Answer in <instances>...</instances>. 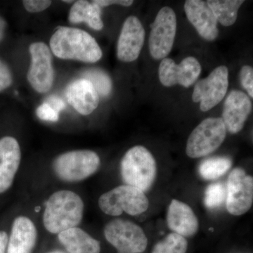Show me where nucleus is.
<instances>
[{
	"label": "nucleus",
	"mask_w": 253,
	"mask_h": 253,
	"mask_svg": "<svg viewBox=\"0 0 253 253\" xmlns=\"http://www.w3.org/2000/svg\"><path fill=\"white\" fill-rule=\"evenodd\" d=\"M49 44L53 54L59 59L93 63L102 57V50L96 40L78 28H59L51 37Z\"/></svg>",
	"instance_id": "f257e3e1"
},
{
	"label": "nucleus",
	"mask_w": 253,
	"mask_h": 253,
	"mask_svg": "<svg viewBox=\"0 0 253 253\" xmlns=\"http://www.w3.org/2000/svg\"><path fill=\"white\" fill-rule=\"evenodd\" d=\"M84 203L76 193L61 190L48 199L43 215V224L51 234L76 227L83 219Z\"/></svg>",
	"instance_id": "f03ea898"
},
{
	"label": "nucleus",
	"mask_w": 253,
	"mask_h": 253,
	"mask_svg": "<svg viewBox=\"0 0 253 253\" xmlns=\"http://www.w3.org/2000/svg\"><path fill=\"white\" fill-rule=\"evenodd\" d=\"M156 160L149 150L135 146L126 151L121 163L123 181L129 185L146 192L156 179Z\"/></svg>",
	"instance_id": "7ed1b4c3"
},
{
	"label": "nucleus",
	"mask_w": 253,
	"mask_h": 253,
	"mask_svg": "<svg viewBox=\"0 0 253 253\" xmlns=\"http://www.w3.org/2000/svg\"><path fill=\"white\" fill-rule=\"evenodd\" d=\"M99 206L108 215L116 217L126 212L135 216L147 211L149 201L142 191L125 184L101 195Z\"/></svg>",
	"instance_id": "20e7f679"
},
{
	"label": "nucleus",
	"mask_w": 253,
	"mask_h": 253,
	"mask_svg": "<svg viewBox=\"0 0 253 253\" xmlns=\"http://www.w3.org/2000/svg\"><path fill=\"white\" fill-rule=\"evenodd\" d=\"M99 156L89 150H77L60 155L53 163V169L60 179L67 182L84 180L99 168Z\"/></svg>",
	"instance_id": "39448f33"
},
{
	"label": "nucleus",
	"mask_w": 253,
	"mask_h": 253,
	"mask_svg": "<svg viewBox=\"0 0 253 253\" xmlns=\"http://www.w3.org/2000/svg\"><path fill=\"white\" fill-rule=\"evenodd\" d=\"M226 136V126L221 118L205 119L190 134L186 154L191 158L208 156L222 144Z\"/></svg>",
	"instance_id": "423d86ee"
},
{
	"label": "nucleus",
	"mask_w": 253,
	"mask_h": 253,
	"mask_svg": "<svg viewBox=\"0 0 253 253\" xmlns=\"http://www.w3.org/2000/svg\"><path fill=\"white\" fill-rule=\"evenodd\" d=\"M108 242L118 253H142L148 246V239L140 226L130 221L115 219L104 228Z\"/></svg>",
	"instance_id": "0eeeda50"
},
{
	"label": "nucleus",
	"mask_w": 253,
	"mask_h": 253,
	"mask_svg": "<svg viewBox=\"0 0 253 253\" xmlns=\"http://www.w3.org/2000/svg\"><path fill=\"white\" fill-rule=\"evenodd\" d=\"M149 39L150 54L154 59H166L172 51L176 33V17L174 10L165 6L158 11L151 24Z\"/></svg>",
	"instance_id": "6e6552de"
},
{
	"label": "nucleus",
	"mask_w": 253,
	"mask_h": 253,
	"mask_svg": "<svg viewBox=\"0 0 253 253\" xmlns=\"http://www.w3.org/2000/svg\"><path fill=\"white\" fill-rule=\"evenodd\" d=\"M29 51L31 63L27 73L28 83L38 93L48 92L54 79L51 50L45 43L37 42L30 45Z\"/></svg>",
	"instance_id": "1a4fd4ad"
},
{
	"label": "nucleus",
	"mask_w": 253,
	"mask_h": 253,
	"mask_svg": "<svg viewBox=\"0 0 253 253\" xmlns=\"http://www.w3.org/2000/svg\"><path fill=\"white\" fill-rule=\"evenodd\" d=\"M229 86V71L225 66H218L204 79L196 83L192 99L201 103L200 109L204 112L213 109L225 97Z\"/></svg>",
	"instance_id": "9d476101"
},
{
	"label": "nucleus",
	"mask_w": 253,
	"mask_h": 253,
	"mask_svg": "<svg viewBox=\"0 0 253 253\" xmlns=\"http://www.w3.org/2000/svg\"><path fill=\"white\" fill-rule=\"evenodd\" d=\"M226 206L228 212L242 215L251 209L253 202V176L241 168H235L229 174L226 184Z\"/></svg>",
	"instance_id": "9b49d317"
},
{
	"label": "nucleus",
	"mask_w": 253,
	"mask_h": 253,
	"mask_svg": "<svg viewBox=\"0 0 253 253\" xmlns=\"http://www.w3.org/2000/svg\"><path fill=\"white\" fill-rule=\"evenodd\" d=\"M201 73V66L196 58L189 56L176 64L172 59L166 58L160 63L158 73L163 86H172L180 84L189 88L193 85Z\"/></svg>",
	"instance_id": "f8f14e48"
},
{
	"label": "nucleus",
	"mask_w": 253,
	"mask_h": 253,
	"mask_svg": "<svg viewBox=\"0 0 253 253\" xmlns=\"http://www.w3.org/2000/svg\"><path fill=\"white\" fill-rule=\"evenodd\" d=\"M145 30L140 20L134 16L126 18L118 38L117 56L123 62L135 61L144 44Z\"/></svg>",
	"instance_id": "ddd939ff"
},
{
	"label": "nucleus",
	"mask_w": 253,
	"mask_h": 253,
	"mask_svg": "<svg viewBox=\"0 0 253 253\" xmlns=\"http://www.w3.org/2000/svg\"><path fill=\"white\" fill-rule=\"evenodd\" d=\"M252 110V103L247 94L241 91H231L223 106V123L226 131L237 134L242 130Z\"/></svg>",
	"instance_id": "4468645a"
},
{
	"label": "nucleus",
	"mask_w": 253,
	"mask_h": 253,
	"mask_svg": "<svg viewBox=\"0 0 253 253\" xmlns=\"http://www.w3.org/2000/svg\"><path fill=\"white\" fill-rule=\"evenodd\" d=\"M184 6L186 17L200 36L206 41H214L218 36L217 21L207 1L187 0Z\"/></svg>",
	"instance_id": "2eb2a0df"
},
{
	"label": "nucleus",
	"mask_w": 253,
	"mask_h": 253,
	"mask_svg": "<svg viewBox=\"0 0 253 253\" xmlns=\"http://www.w3.org/2000/svg\"><path fill=\"white\" fill-rule=\"evenodd\" d=\"M21 151L17 140L12 136L0 139V194L11 187L19 168Z\"/></svg>",
	"instance_id": "dca6fc26"
},
{
	"label": "nucleus",
	"mask_w": 253,
	"mask_h": 253,
	"mask_svg": "<svg viewBox=\"0 0 253 253\" xmlns=\"http://www.w3.org/2000/svg\"><path fill=\"white\" fill-rule=\"evenodd\" d=\"M68 103L78 113L88 116L94 112L99 104V95L92 83L85 78L73 82L66 89Z\"/></svg>",
	"instance_id": "f3484780"
},
{
	"label": "nucleus",
	"mask_w": 253,
	"mask_h": 253,
	"mask_svg": "<svg viewBox=\"0 0 253 253\" xmlns=\"http://www.w3.org/2000/svg\"><path fill=\"white\" fill-rule=\"evenodd\" d=\"M167 224L173 233L184 238L192 237L199 229V222L189 206L172 200L168 208Z\"/></svg>",
	"instance_id": "a211bd4d"
},
{
	"label": "nucleus",
	"mask_w": 253,
	"mask_h": 253,
	"mask_svg": "<svg viewBox=\"0 0 253 253\" xmlns=\"http://www.w3.org/2000/svg\"><path fill=\"white\" fill-rule=\"evenodd\" d=\"M36 240L37 229L33 221L24 216L16 217L8 241L7 253H32Z\"/></svg>",
	"instance_id": "6ab92c4d"
},
{
	"label": "nucleus",
	"mask_w": 253,
	"mask_h": 253,
	"mask_svg": "<svg viewBox=\"0 0 253 253\" xmlns=\"http://www.w3.org/2000/svg\"><path fill=\"white\" fill-rule=\"evenodd\" d=\"M58 238L68 253H100L101 251L99 241L80 228L63 231Z\"/></svg>",
	"instance_id": "aec40b11"
},
{
	"label": "nucleus",
	"mask_w": 253,
	"mask_h": 253,
	"mask_svg": "<svg viewBox=\"0 0 253 253\" xmlns=\"http://www.w3.org/2000/svg\"><path fill=\"white\" fill-rule=\"evenodd\" d=\"M68 20L71 23H86L95 31H101L104 28L101 19V7L95 1H76L70 10Z\"/></svg>",
	"instance_id": "412c9836"
},
{
	"label": "nucleus",
	"mask_w": 253,
	"mask_h": 253,
	"mask_svg": "<svg viewBox=\"0 0 253 253\" xmlns=\"http://www.w3.org/2000/svg\"><path fill=\"white\" fill-rule=\"evenodd\" d=\"M208 6L212 10L217 22L224 26H231L234 24L237 19L238 11L244 0H209Z\"/></svg>",
	"instance_id": "4be33fe9"
},
{
	"label": "nucleus",
	"mask_w": 253,
	"mask_h": 253,
	"mask_svg": "<svg viewBox=\"0 0 253 253\" xmlns=\"http://www.w3.org/2000/svg\"><path fill=\"white\" fill-rule=\"evenodd\" d=\"M232 161L227 157H212L204 160L200 164V176L206 180H214L230 169Z\"/></svg>",
	"instance_id": "5701e85b"
},
{
	"label": "nucleus",
	"mask_w": 253,
	"mask_h": 253,
	"mask_svg": "<svg viewBox=\"0 0 253 253\" xmlns=\"http://www.w3.org/2000/svg\"><path fill=\"white\" fill-rule=\"evenodd\" d=\"M187 249L188 242L185 238L171 233L154 246L152 253H186Z\"/></svg>",
	"instance_id": "b1692460"
},
{
	"label": "nucleus",
	"mask_w": 253,
	"mask_h": 253,
	"mask_svg": "<svg viewBox=\"0 0 253 253\" xmlns=\"http://www.w3.org/2000/svg\"><path fill=\"white\" fill-rule=\"evenodd\" d=\"M225 186L221 183H214L208 186L205 191L204 204L209 209L220 207L226 200Z\"/></svg>",
	"instance_id": "393cba45"
},
{
	"label": "nucleus",
	"mask_w": 253,
	"mask_h": 253,
	"mask_svg": "<svg viewBox=\"0 0 253 253\" xmlns=\"http://www.w3.org/2000/svg\"><path fill=\"white\" fill-rule=\"evenodd\" d=\"M85 79L92 83L98 94L108 96L112 89L111 78L106 73L100 70H89L85 73Z\"/></svg>",
	"instance_id": "a878e982"
},
{
	"label": "nucleus",
	"mask_w": 253,
	"mask_h": 253,
	"mask_svg": "<svg viewBox=\"0 0 253 253\" xmlns=\"http://www.w3.org/2000/svg\"><path fill=\"white\" fill-rule=\"evenodd\" d=\"M240 81L251 98L253 97V69L252 66H244L240 72Z\"/></svg>",
	"instance_id": "bb28decb"
},
{
	"label": "nucleus",
	"mask_w": 253,
	"mask_h": 253,
	"mask_svg": "<svg viewBox=\"0 0 253 253\" xmlns=\"http://www.w3.org/2000/svg\"><path fill=\"white\" fill-rule=\"evenodd\" d=\"M38 117L42 121L56 122L59 121V113L53 109L47 103L41 105L36 110Z\"/></svg>",
	"instance_id": "cd10ccee"
},
{
	"label": "nucleus",
	"mask_w": 253,
	"mask_h": 253,
	"mask_svg": "<svg viewBox=\"0 0 253 253\" xmlns=\"http://www.w3.org/2000/svg\"><path fill=\"white\" fill-rule=\"evenodd\" d=\"M13 83V76L9 66L0 59V92L8 89Z\"/></svg>",
	"instance_id": "c85d7f7f"
},
{
	"label": "nucleus",
	"mask_w": 253,
	"mask_h": 253,
	"mask_svg": "<svg viewBox=\"0 0 253 253\" xmlns=\"http://www.w3.org/2000/svg\"><path fill=\"white\" fill-rule=\"evenodd\" d=\"M52 4L49 0H25L23 4L28 12L38 13L44 11Z\"/></svg>",
	"instance_id": "c756f323"
},
{
	"label": "nucleus",
	"mask_w": 253,
	"mask_h": 253,
	"mask_svg": "<svg viewBox=\"0 0 253 253\" xmlns=\"http://www.w3.org/2000/svg\"><path fill=\"white\" fill-rule=\"evenodd\" d=\"M96 4L101 6H111V5H121L123 6H129L134 3L131 0H96Z\"/></svg>",
	"instance_id": "7c9ffc66"
},
{
	"label": "nucleus",
	"mask_w": 253,
	"mask_h": 253,
	"mask_svg": "<svg viewBox=\"0 0 253 253\" xmlns=\"http://www.w3.org/2000/svg\"><path fill=\"white\" fill-rule=\"evenodd\" d=\"M46 103H47L53 109L57 111L58 113L62 111V110L64 109L65 107H66V104H65L64 101H63L61 98L56 96H49Z\"/></svg>",
	"instance_id": "2f4dec72"
},
{
	"label": "nucleus",
	"mask_w": 253,
	"mask_h": 253,
	"mask_svg": "<svg viewBox=\"0 0 253 253\" xmlns=\"http://www.w3.org/2000/svg\"><path fill=\"white\" fill-rule=\"evenodd\" d=\"M8 241L9 238L7 234L5 231H0V253H6Z\"/></svg>",
	"instance_id": "473e14b6"
},
{
	"label": "nucleus",
	"mask_w": 253,
	"mask_h": 253,
	"mask_svg": "<svg viewBox=\"0 0 253 253\" xmlns=\"http://www.w3.org/2000/svg\"><path fill=\"white\" fill-rule=\"evenodd\" d=\"M6 25V21L0 16V42L4 39Z\"/></svg>",
	"instance_id": "72a5a7b5"
},
{
	"label": "nucleus",
	"mask_w": 253,
	"mask_h": 253,
	"mask_svg": "<svg viewBox=\"0 0 253 253\" xmlns=\"http://www.w3.org/2000/svg\"><path fill=\"white\" fill-rule=\"evenodd\" d=\"M48 253H67L64 252V251H51V252H49Z\"/></svg>",
	"instance_id": "f704fd0d"
},
{
	"label": "nucleus",
	"mask_w": 253,
	"mask_h": 253,
	"mask_svg": "<svg viewBox=\"0 0 253 253\" xmlns=\"http://www.w3.org/2000/svg\"><path fill=\"white\" fill-rule=\"evenodd\" d=\"M63 2L71 3L74 2V1H66V0H64V1H63Z\"/></svg>",
	"instance_id": "c9c22d12"
}]
</instances>
